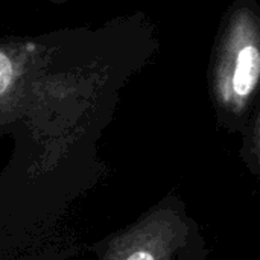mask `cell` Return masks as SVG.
<instances>
[{
	"instance_id": "obj_1",
	"label": "cell",
	"mask_w": 260,
	"mask_h": 260,
	"mask_svg": "<svg viewBox=\"0 0 260 260\" xmlns=\"http://www.w3.org/2000/svg\"><path fill=\"white\" fill-rule=\"evenodd\" d=\"M93 253L98 260H209L201 227L177 195L94 244Z\"/></svg>"
},
{
	"instance_id": "obj_2",
	"label": "cell",
	"mask_w": 260,
	"mask_h": 260,
	"mask_svg": "<svg viewBox=\"0 0 260 260\" xmlns=\"http://www.w3.org/2000/svg\"><path fill=\"white\" fill-rule=\"evenodd\" d=\"M260 55L256 46H245L239 55L238 62L235 66V73L232 78V93L236 104V108L242 107V104L250 99L253 91L256 90L259 81Z\"/></svg>"
}]
</instances>
